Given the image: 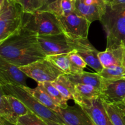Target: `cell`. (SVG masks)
Wrapping results in <instances>:
<instances>
[{"mask_svg":"<svg viewBox=\"0 0 125 125\" xmlns=\"http://www.w3.org/2000/svg\"><path fill=\"white\" fill-rule=\"evenodd\" d=\"M46 57L39 44L38 34L23 28L0 42V58L18 67Z\"/></svg>","mask_w":125,"mask_h":125,"instance_id":"1","label":"cell"},{"mask_svg":"<svg viewBox=\"0 0 125 125\" xmlns=\"http://www.w3.org/2000/svg\"><path fill=\"white\" fill-rule=\"evenodd\" d=\"M106 33V48L125 47V4L110 6L100 20Z\"/></svg>","mask_w":125,"mask_h":125,"instance_id":"2","label":"cell"},{"mask_svg":"<svg viewBox=\"0 0 125 125\" xmlns=\"http://www.w3.org/2000/svg\"><path fill=\"white\" fill-rule=\"evenodd\" d=\"M1 93L4 94H11L21 100L31 112L34 113L43 120H48L65 125L58 114L40 102L23 87L14 85L7 84L0 86Z\"/></svg>","mask_w":125,"mask_h":125,"instance_id":"3","label":"cell"},{"mask_svg":"<svg viewBox=\"0 0 125 125\" xmlns=\"http://www.w3.org/2000/svg\"><path fill=\"white\" fill-rule=\"evenodd\" d=\"M21 28L41 35L63 33L57 16L48 11L24 12Z\"/></svg>","mask_w":125,"mask_h":125,"instance_id":"4","label":"cell"},{"mask_svg":"<svg viewBox=\"0 0 125 125\" xmlns=\"http://www.w3.org/2000/svg\"><path fill=\"white\" fill-rule=\"evenodd\" d=\"M24 11L13 0H0V42L21 28Z\"/></svg>","mask_w":125,"mask_h":125,"instance_id":"5","label":"cell"},{"mask_svg":"<svg viewBox=\"0 0 125 125\" xmlns=\"http://www.w3.org/2000/svg\"><path fill=\"white\" fill-rule=\"evenodd\" d=\"M20 69L37 83L52 82L61 75L64 74L46 57L20 67Z\"/></svg>","mask_w":125,"mask_h":125,"instance_id":"6","label":"cell"},{"mask_svg":"<svg viewBox=\"0 0 125 125\" xmlns=\"http://www.w3.org/2000/svg\"><path fill=\"white\" fill-rule=\"evenodd\" d=\"M57 18L62 31L67 38L72 39L88 38L91 23L75 11L68 15L57 17Z\"/></svg>","mask_w":125,"mask_h":125,"instance_id":"7","label":"cell"},{"mask_svg":"<svg viewBox=\"0 0 125 125\" xmlns=\"http://www.w3.org/2000/svg\"><path fill=\"white\" fill-rule=\"evenodd\" d=\"M68 44L73 50H76L84 59L88 66L100 73L103 69L98 58L100 51L93 46L88 38L72 39L67 38Z\"/></svg>","mask_w":125,"mask_h":125,"instance_id":"8","label":"cell"},{"mask_svg":"<svg viewBox=\"0 0 125 125\" xmlns=\"http://www.w3.org/2000/svg\"><path fill=\"white\" fill-rule=\"evenodd\" d=\"M38 40L46 56L73 51L68 44L67 37L63 33L55 34H38Z\"/></svg>","mask_w":125,"mask_h":125,"instance_id":"9","label":"cell"},{"mask_svg":"<svg viewBox=\"0 0 125 125\" xmlns=\"http://www.w3.org/2000/svg\"><path fill=\"white\" fill-rule=\"evenodd\" d=\"M107 9L104 0H75V12L92 23L100 21Z\"/></svg>","mask_w":125,"mask_h":125,"instance_id":"10","label":"cell"},{"mask_svg":"<svg viewBox=\"0 0 125 125\" xmlns=\"http://www.w3.org/2000/svg\"><path fill=\"white\" fill-rule=\"evenodd\" d=\"M100 98L107 104L125 102V78L115 80L103 78Z\"/></svg>","mask_w":125,"mask_h":125,"instance_id":"11","label":"cell"},{"mask_svg":"<svg viewBox=\"0 0 125 125\" xmlns=\"http://www.w3.org/2000/svg\"><path fill=\"white\" fill-rule=\"evenodd\" d=\"M28 76L20 67L0 58V86L11 84L21 87H28Z\"/></svg>","mask_w":125,"mask_h":125,"instance_id":"12","label":"cell"},{"mask_svg":"<svg viewBox=\"0 0 125 125\" xmlns=\"http://www.w3.org/2000/svg\"><path fill=\"white\" fill-rule=\"evenodd\" d=\"M56 113L65 125H95L89 114L78 104L68 105L66 108L59 107Z\"/></svg>","mask_w":125,"mask_h":125,"instance_id":"13","label":"cell"},{"mask_svg":"<svg viewBox=\"0 0 125 125\" xmlns=\"http://www.w3.org/2000/svg\"><path fill=\"white\" fill-rule=\"evenodd\" d=\"M82 107L89 114L95 125H114L100 98L87 101Z\"/></svg>","mask_w":125,"mask_h":125,"instance_id":"14","label":"cell"},{"mask_svg":"<svg viewBox=\"0 0 125 125\" xmlns=\"http://www.w3.org/2000/svg\"><path fill=\"white\" fill-rule=\"evenodd\" d=\"M98 58L103 68L114 66H125V47L106 48L100 51Z\"/></svg>","mask_w":125,"mask_h":125,"instance_id":"15","label":"cell"},{"mask_svg":"<svg viewBox=\"0 0 125 125\" xmlns=\"http://www.w3.org/2000/svg\"><path fill=\"white\" fill-rule=\"evenodd\" d=\"M100 91L91 85L77 84L75 85L74 101L81 107L83 106L88 100L100 98Z\"/></svg>","mask_w":125,"mask_h":125,"instance_id":"16","label":"cell"},{"mask_svg":"<svg viewBox=\"0 0 125 125\" xmlns=\"http://www.w3.org/2000/svg\"><path fill=\"white\" fill-rule=\"evenodd\" d=\"M71 82L76 85L77 84H84L91 85L100 91L102 86L103 78L98 73H90L84 71L77 74H68Z\"/></svg>","mask_w":125,"mask_h":125,"instance_id":"17","label":"cell"},{"mask_svg":"<svg viewBox=\"0 0 125 125\" xmlns=\"http://www.w3.org/2000/svg\"><path fill=\"white\" fill-rule=\"evenodd\" d=\"M45 11H48L57 17L66 16L75 11V1L56 0L49 5Z\"/></svg>","mask_w":125,"mask_h":125,"instance_id":"18","label":"cell"},{"mask_svg":"<svg viewBox=\"0 0 125 125\" xmlns=\"http://www.w3.org/2000/svg\"><path fill=\"white\" fill-rule=\"evenodd\" d=\"M52 85L59 91L67 100L74 99L75 94V85L68 78V74H62L54 82Z\"/></svg>","mask_w":125,"mask_h":125,"instance_id":"19","label":"cell"},{"mask_svg":"<svg viewBox=\"0 0 125 125\" xmlns=\"http://www.w3.org/2000/svg\"><path fill=\"white\" fill-rule=\"evenodd\" d=\"M103 104L114 125H125V102L110 104L103 102Z\"/></svg>","mask_w":125,"mask_h":125,"instance_id":"20","label":"cell"},{"mask_svg":"<svg viewBox=\"0 0 125 125\" xmlns=\"http://www.w3.org/2000/svg\"><path fill=\"white\" fill-rule=\"evenodd\" d=\"M24 88L45 107L55 112L58 111L59 107L54 102L49 94L39 85L35 88H30L29 87H24Z\"/></svg>","mask_w":125,"mask_h":125,"instance_id":"21","label":"cell"},{"mask_svg":"<svg viewBox=\"0 0 125 125\" xmlns=\"http://www.w3.org/2000/svg\"><path fill=\"white\" fill-rule=\"evenodd\" d=\"M37 85L41 87L49 94L54 102L57 106L61 108H66L68 106V104H67L68 100H67L63 98L59 91L52 85V82H46L44 83H38Z\"/></svg>","mask_w":125,"mask_h":125,"instance_id":"22","label":"cell"},{"mask_svg":"<svg viewBox=\"0 0 125 125\" xmlns=\"http://www.w3.org/2000/svg\"><path fill=\"white\" fill-rule=\"evenodd\" d=\"M104 79L115 80L125 78V66H114L103 69L98 73Z\"/></svg>","mask_w":125,"mask_h":125,"instance_id":"23","label":"cell"},{"mask_svg":"<svg viewBox=\"0 0 125 125\" xmlns=\"http://www.w3.org/2000/svg\"><path fill=\"white\" fill-rule=\"evenodd\" d=\"M0 117L13 123H18L13 114L12 106L6 94L1 93L0 96Z\"/></svg>","mask_w":125,"mask_h":125,"instance_id":"24","label":"cell"},{"mask_svg":"<svg viewBox=\"0 0 125 125\" xmlns=\"http://www.w3.org/2000/svg\"><path fill=\"white\" fill-rule=\"evenodd\" d=\"M46 58L63 73L65 74H70V61L68 57V53L51 55L46 56Z\"/></svg>","mask_w":125,"mask_h":125,"instance_id":"25","label":"cell"},{"mask_svg":"<svg viewBox=\"0 0 125 125\" xmlns=\"http://www.w3.org/2000/svg\"><path fill=\"white\" fill-rule=\"evenodd\" d=\"M68 57L70 61V74H77L84 72L87 64L76 50L68 53Z\"/></svg>","mask_w":125,"mask_h":125,"instance_id":"26","label":"cell"},{"mask_svg":"<svg viewBox=\"0 0 125 125\" xmlns=\"http://www.w3.org/2000/svg\"><path fill=\"white\" fill-rule=\"evenodd\" d=\"M6 96L12 106L13 114L17 121L20 116L26 115L31 112L29 109L18 98L11 94H6Z\"/></svg>","mask_w":125,"mask_h":125,"instance_id":"27","label":"cell"},{"mask_svg":"<svg viewBox=\"0 0 125 125\" xmlns=\"http://www.w3.org/2000/svg\"><path fill=\"white\" fill-rule=\"evenodd\" d=\"M20 5L24 12L33 13L40 11L42 6V0H13Z\"/></svg>","mask_w":125,"mask_h":125,"instance_id":"28","label":"cell"},{"mask_svg":"<svg viewBox=\"0 0 125 125\" xmlns=\"http://www.w3.org/2000/svg\"><path fill=\"white\" fill-rule=\"evenodd\" d=\"M18 123L21 125H48L43 119L32 112L20 116L18 120Z\"/></svg>","mask_w":125,"mask_h":125,"instance_id":"29","label":"cell"},{"mask_svg":"<svg viewBox=\"0 0 125 125\" xmlns=\"http://www.w3.org/2000/svg\"><path fill=\"white\" fill-rule=\"evenodd\" d=\"M56 0H42V8L40 9V11H45L48 7V6L50 4H51L52 2L55 1Z\"/></svg>","mask_w":125,"mask_h":125,"instance_id":"30","label":"cell"},{"mask_svg":"<svg viewBox=\"0 0 125 125\" xmlns=\"http://www.w3.org/2000/svg\"><path fill=\"white\" fill-rule=\"evenodd\" d=\"M110 6H117V5L125 4V0H113L111 2L107 3Z\"/></svg>","mask_w":125,"mask_h":125,"instance_id":"31","label":"cell"},{"mask_svg":"<svg viewBox=\"0 0 125 125\" xmlns=\"http://www.w3.org/2000/svg\"><path fill=\"white\" fill-rule=\"evenodd\" d=\"M0 125H21L18 123H13L0 117Z\"/></svg>","mask_w":125,"mask_h":125,"instance_id":"32","label":"cell"},{"mask_svg":"<svg viewBox=\"0 0 125 125\" xmlns=\"http://www.w3.org/2000/svg\"><path fill=\"white\" fill-rule=\"evenodd\" d=\"M44 121L48 125H61L59 123H57L54 122V121H51V120H44Z\"/></svg>","mask_w":125,"mask_h":125,"instance_id":"33","label":"cell"},{"mask_svg":"<svg viewBox=\"0 0 125 125\" xmlns=\"http://www.w3.org/2000/svg\"><path fill=\"white\" fill-rule=\"evenodd\" d=\"M104 1H106V2H107V3H109V2H111V1H113V0H104Z\"/></svg>","mask_w":125,"mask_h":125,"instance_id":"34","label":"cell"},{"mask_svg":"<svg viewBox=\"0 0 125 125\" xmlns=\"http://www.w3.org/2000/svg\"><path fill=\"white\" fill-rule=\"evenodd\" d=\"M73 1H75V0H73Z\"/></svg>","mask_w":125,"mask_h":125,"instance_id":"35","label":"cell"}]
</instances>
